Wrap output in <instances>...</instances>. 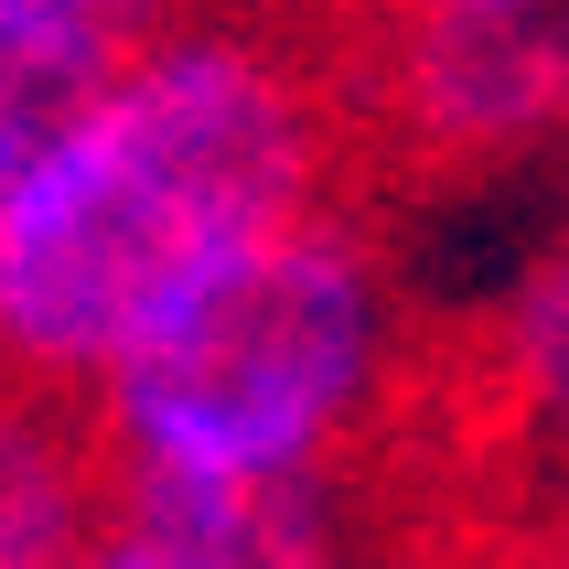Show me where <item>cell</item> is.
<instances>
[{
    "mask_svg": "<svg viewBox=\"0 0 569 569\" xmlns=\"http://www.w3.org/2000/svg\"><path fill=\"white\" fill-rule=\"evenodd\" d=\"M559 129H569V87H559Z\"/></svg>",
    "mask_w": 569,
    "mask_h": 569,
    "instance_id": "11",
    "label": "cell"
},
{
    "mask_svg": "<svg viewBox=\"0 0 569 569\" xmlns=\"http://www.w3.org/2000/svg\"><path fill=\"white\" fill-rule=\"evenodd\" d=\"M119 506V462L87 398L0 366V569H76Z\"/></svg>",
    "mask_w": 569,
    "mask_h": 569,
    "instance_id": "6",
    "label": "cell"
},
{
    "mask_svg": "<svg viewBox=\"0 0 569 569\" xmlns=\"http://www.w3.org/2000/svg\"><path fill=\"white\" fill-rule=\"evenodd\" d=\"M108 64H76V54H32V43H0V193L43 140L64 129V108L97 87Z\"/></svg>",
    "mask_w": 569,
    "mask_h": 569,
    "instance_id": "9",
    "label": "cell"
},
{
    "mask_svg": "<svg viewBox=\"0 0 569 569\" xmlns=\"http://www.w3.org/2000/svg\"><path fill=\"white\" fill-rule=\"evenodd\" d=\"M366 451L387 462L409 516L495 495L516 473H569V226L527 258L495 322L398 355Z\"/></svg>",
    "mask_w": 569,
    "mask_h": 569,
    "instance_id": "4",
    "label": "cell"
},
{
    "mask_svg": "<svg viewBox=\"0 0 569 569\" xmlns=\"http://www.w3.org/2000/svg\"><path fill=\"white\" fill-rule=\"evenodd\" d=\"M366 204L322 22L172 11L0 193V366L97 398L290 226Z\"/></svg>",
    "mask_w": 569,
    "mask_h": 569,
    "instance_id": "1",
    "label": "cell"
},
{
    "mask_svg": "<svg viewBox=\"0 0 569 569\" xmlns=\"http://www.w3.org/2000/svg\"><path fill=\"white\" fill-rule=\"evenodd\" d=\"M419 559L451 569H569V473H527L483 506L419 527Z\"/></svg>",
    "mask_w": 569,
    "mask_h": 569,
    "instance_id": "7",
    "label": "cell"
},
{
    "mask_svg": "<svg viewBox=\"0 0 569 569\" xmlns=\"http://www.w3.org/2000/svg\"><path fill=\"white\" fill-rule=\"evenodd\" d=\"M322 54H333L366 193L462 183V172L538 151L569 87V43L548 22H462V11H409V0L322 11Z\"/></svg>",
    "mask_w": 569,
    "mask_h": 569,
    "instance_id": "3",
    "label": "cell"
},
{
    "mask_svg": "<svg viewBox=\"0 0 569 569\" xmlns=\"http://www.w3.org/2000/svg\"><path fill=\"white\" fill-rule=\"evenodd\" d=\"M409 11H462V22H548L569 0H409Z\"/></svg>",
    "mask_w": 569,
    "mask_h": 569,
    "instance_id": "10",
    "label": "cell"
},
{
    "mask_svg": "<svg viewBox=\"0 0 569 569\" xmlns=\"http://www.w3.org/2000/svg\"><path fill=\"white\" fill-rule=\"evenodd\" d=\"M76 569H333L322 483H129Z\"/></svg>",
    "mask_w": 569,
    "mask_h": 569,
    "instance_id": "5",
    "label": "cell"
},
{
    "mask_svg": "<svg viewBox=\"0 0 569 569\" xmlns=\"http://www.w3.org/2000/svg\"><path fill=\"white\" fill-rule=\"evenodd\" d=\"M398 387L366 204L290 226L161 322L87 409L129 483H322Z\"/></svg>",
    "mask_w": 569,
    "mask_h": 569,
    "instance_id": "2",
    "label": "cell"
},
{
    "mask_svg": "<svg viewBox=\"0 0 569 569\" xmlns=\"http://www.w3.org/2000/svg\"><path fill=\"white\" fill-rule=\"evenodd\" d=\"M183 0H0V43L32 54H76V64H119L140 32H161Z\"/></svg>",
    "mask_w": 569,
    "mask_h": 569,
    "instance_id": "8",
    "label": "cell"
}]
</instances>
